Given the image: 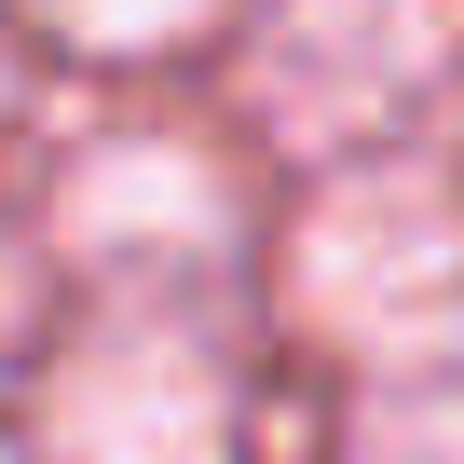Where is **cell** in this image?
Wrapping results in <instances>:
<instances>
[{
    "label": "cell",
    "mask_w": 464,
    "mask_h": 464,
    "mask_svg": "<svg viewBox=\"0 0 464 464\" xmlns=\"http://www.w3.org/2000/svg\"><path fill=\"white\" fill-rule=\"evenodd\" d=\"M301 301L342 342L382 355H450L464 342V205L437 178H355L301 232Z\"/></svg>",
    "instance_id": "obj_1"
},
{
    "label": "cell",
    "mask_w": 464,
    "mask_h": 464,
    "mask_svg": "<svg viewBox=\"0 0 464 464\" xmlns=\"http://www.w3.org/2000/svg\"><path fill=\"white\" fill-rule=\"evenodd\" d=\"M55 450L69 464H232V369L178 314H137L55 369Z\"/></svg>",
    "instance_id": "obj_2"
},
{
    "label": "cell",
    "mask_w": 464,
    "mask_h": 464,
    "mask_svg": "<svg viewBox=\"0 0 464 464\" xmlns=\"http://www.w3.org/2000/svg\"><path fill=\"white\" fill-rule=\"evenodd\" d=\"M69 246H96V260H191L205 274V260H232V191L178 137H110L69 178Z\"/></svg>",
    "instance_id": "obj_3"
},
{
    "label": "cell",
    "mask_w": 464,
    "mask_h": 464,
    "mask_svg": "<svg viewBox=\"0 0 464 464\" xmlns=\"http://www.w3.org/2000/svg\"><path fill=\"white\" fill-rule=\"evenodd\" d=\"M369 464H464V342L369 396Z\"/></svg>",
    "instance_id": "obj_4"
},
{
    "label": "cell",
    "mask_w": 464,
    "mask_h": 464,
    "mask_svg": "<svg viewBox=\"0 0 464 464\" xmlns=\"http://www.w3.org/2000/svg\"><path fill=\"white\" fill-rule=\"evenodd\" d=\"M0 464H14V450H0Z\"/></svg>",
    "instance_id": "obj_5"
}]
</instances>
